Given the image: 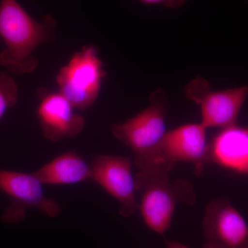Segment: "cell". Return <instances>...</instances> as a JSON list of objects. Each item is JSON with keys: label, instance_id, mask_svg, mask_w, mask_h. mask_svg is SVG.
Wrapping results in <instances>:
<instances>
[{"label": "cell", "instance_id": "7c38bea8", "mask_svg": "<svg viewBox=\"0 0 248 248\" xmlns=\"http://www.w3.org/2000/svg\"><path fill=\"white\" fill-rule=\"evenodd\" d=\"M43 184L73 185L91 179V166L79 155L68 152L34 172Z\"/></svg>", "mask_w": 248, "mask_h": 248}, {"label": "cell", "instance_id": "5b68a950", "mask_svg": "<svg viewBox=\"0 0 248 248\" xmlns=\"http://www.w3.org/2000/svg\"><path fill=\"white\" fill-rule=\"evenodd\" d=\"M0 191L11 200L1 215L4 223L11 224L24 221L28 210L32 208L51 218L62 213L61 205L46 196L43 184L34 173L0 169Z\"/></svg>", "mask_w": 248, "mask_h": 248}, {"label": "cell", "instance_id": "2e32d148", "mask_svg": "<svg viewBox=\"0 0 248 248\" xmlns=\"http://www.w3.org/2000/svg\"><path fill=\"white\" fill-rule=\"evenodd\" d=\"M224 248L222 247L221 246L218 245L213 244V243L206 242L203 245V248Z\"/></svg>", "mask_w": 248, "mask_h": 248}, {"label": "cell", "instance_id": "9c48e42d", "mask_svg": "<svg viewBox=\"0 0 248 248\" xmlns=\"http://www.w3.org/2000/svg\"><path fill=\"white\" fill-rule=\"evenodd\" d=\"M202 225L206 242L224 248H248L247 222L228 199L211 201Z\"/></svg>", "mask_w": 248, "mask_h": 248}, {"label": "cell", "instance_id": "5bb4252c", "mask_svg": "<svg viewBox=\"0 0 248 248\" xmlns=\"http://www.w3.org/2000/svg\"><path fill=\"white\" fill-rule=\"evenodd\" d=\"M146 5H161L169 9H177L183 6L187 0H140Z\"/></svg>", "mask_w": 248, "mask_h": 248}, {"label": "cell", "instance_id": "7a4b0ae2", "mask_svg": "<svg viewBox=\"0 0 248 248\" xmlns=\"http://www.w3.org/2000/svg\"><path fill=\"white\" fill-rule=\"evenodd\" d=\"M206 128L202 124H188L166 132L161 141L150 151L136 155V177L169 174L176 163L192 164L201 169L207 163Z\"/></svg>", "mask_w": 248, "mask_h": 248}, {"label": "cell", "instance_id": "52a82bcc", "mask_svg": "<svg viewBox=\"0 0 248 248\" xmlns=\"http://www.w3.org/2000/svg\"><path fill=\"white\" fill-rule=\"evenodd\" d=\"M91 179L102 186L120 204V213L129 217L138 209L136 183L130 159L116 155H94L90 164Z\"/></svg>", "mask_w": 248, "mask_h": 248}, {"label": "cell", "instance_id": "ba28073f", "mask_svg": "<svg viewBox=\"0 0 248 248\" xmlns=\"http://www.w3.org/2000/svg\"><path fill=\"white\" fill-rule=\"evenodd\" d=\"M159 94H153L149 107L122 124H113L111 133L136 155L156 146L166 133V109Z\"/></svg>", "mask_w": 248, "mask_h": 248}, {"label": "cell", "instance_id": "9a60e30c", "mask_svg": "<svg viewBox=\"0 0 248 248\" xmlns=\"http://www.w3.org/2000/svg\"><path fill=\"white\" fill-rule=\"evenodd\" d=\"M165 244H166V248H190L186 245L177 241L166 240Z\"/></svg>", "mask_w": 248, "mask_h": 248}, {"label": "cell", "instance_id": "8fae6325", "mask_svg": "<svg viewBox=\"0 0 248 248\" xmlns=\"http://www.w3.org/2000/svg\"><path fill=\"white\" fill-rule=\"evenodd\" d=\"M207 162L241 174L248 173V130L232 126L222 129L208 143Z\"/></svg>", "mask_w": 248, "mask_h": 248}, {"label": "cell", "instance_id": "277c9868", "mask_svg": "<svg viewBox=\"0 0 248 248\" xmlns=\"http://www.w3.org/2000/svg\"><path fill=\"white\" fill-rule=\"evenodd\" d=\"M106 75L97 49L94 46H85L59 71L56 76L59 93L75 109L87 110L97 100Z\"/></svg>", "mask_w": 248, "mask_h": 248}, {"label": "cell", "instance_id": "4fadbf2b", "mask_svg": "<svg viewBox=\"0 0 248 248\" xmlns=\"http://www.w3.org/2000/svg\"><path fill=\"white\" fill-rule=\"evenodd\" d=\"M18 91L16 80L5 72L0 71V121L17 103Z\"/></svg>", "mask_w": 248, "mask_h": 248}, {"label": "cell", "instance_id": "8992f818", "mask_svg": "<svg viewBox=\"0 0 248 248\" xmlns=\"http://www.w3.org/2000/svg\"><path fill=\"white\" fill-rule=\"evenodd\" d=\"M248 92L247 86L213 92L203 78H195L185 88L186 97L200 106L201 124L206 129L235 125Z\"/></svg>", "mask_w": 248, "mask_h": 248}, {"label": "cell", "instance_id": "6da1fadb", "mask_svg": "<svg viewBox=\"0 0 248 248\" xmlns=\"http://www.w3.org/2000/svg\"><path fill=\"white\" fill-rule=\"evenodd\" d=\"M56 24L50 16L38 22L27 14L16 0H1L0 37L5 48L0 65L16 76L32 73L38 65L36 49L56 38Z\"/></svg>", "mask_w": 248, "mask_h": 248}, {"label": "cell", "instance_id": "30bf717a", "mask_svg": "<svg viewBox=\"0 0 248 248\" xmlns=\"http://www.w3.org/2000/svg\"><path fill=\"white\" fill-rule=\"evenodd\" d=\"M37 116L44 137L51 141L73 138L82 132L85 120L60 93L41 92Z\"/></svg>", "mask_w": 248, "mask_h": 248}, {"label": "cell", "instance_id": "3957f363", "mask_svg": "<svg viewBox=\"0 0 248 248\" xmlns=\"http://www.w3.org/2000/svg\"><path fill=\"white\" fill-rule=\"evenodd\" d=\"M137 190H143L138 204L142 218L151 231L164 236L172 223L178 204L192 205L197 202L193 186L189 181H171L169 174H155L135 178Z\"/></svg>", "mask_w": 248, "mask_h": 248}]
</instances>
